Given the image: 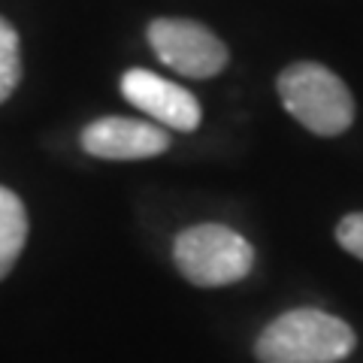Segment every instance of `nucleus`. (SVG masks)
Returning a JSON list of instances; mask_svg holds the SVG:
<instances>
[{
  "label": "nucleus",
  "mask_w": 363,
  "mask_h": 363,
  "mask_svg": "<svg viewBox=\"0 0 363 363\" xmlns=\"http://www.w3.org/2000/svg\"><path fill=\"white\" fill-rule=\"evenodd\" d=\"M357 345L342 318L321 309H291L269 321L255 342L257 363H339Z\"/></svg>",
  "instance_id": "obj_1"
},
{
  "label": "nucleus",
  "mask_w": 363,
  "mask_h": 363,
  "mask_svg": "<svg viewBox=\"0 0 363 363\" xmlns=\"http://www.w3.org/2000/svg\"><path fill=\"white\" fill-rule=\"evenodd\" d=\"M173 260L191 285L224 288L252 272L255 248L227 224H197L176 236Z\"/></svg>",
  "instance_id": "obj_2"
},
{
  "label": "nucleus",
  "mask_w": 363,
  "mask_h": 363,
  "mask_svg": "<svg viewBox=\"0 0 363 363\" xmlns=\"http://www.w3.org/2000/svg\"><path fill=\"white\" fill-rule=\"evenodd\" d=\"M276 88L285 109L306 130L318 136H336L348 130L354 121V100H351L345 82L315 61L291 64L279 76Z\"/></svg>",
  "instance_id": "obj_3"
},
{
  "label": "nucleus",
  "mask_w": 363,
  "mask_h": 363,
  "mask_svg": "<svg viewBox=\"0 0 363 363\" xmlns=\"http://www.w3.org/2000/svg\"><path fill=\"white\" fill-rule=\"evenodd\" d=\"M155 55L176 73L191 79L218 76L227 67V45L209 28L191 18H157L149 25Z\"/></svg>",
  "instance_id": "obj_4"
},
{
  "label": "nucleus",
  "mask_w": 363,
  "mask_h": 363,
  "mask_svg": "<svg viewBox=\"0 0 363 363\" xmlns=\"http://www.w3.org/2000/svg\"><path fill=\"white\" fill-rule=\"evenodd\" d=\"M121 94L164 128L188 133L200 124L197 97L188 88L167 82L152 70H128L121 79Z\"/></svg>",
  "instance_id": "obj_5"
},
{
  "label": "nucleus",
  "mask_w": 363,
  "mask_h": 363,
  "mask_svg": "<svg viewBox=\"0 0 363 363\" xmlns=\"http://www.w3.org/2000/svg\"><path fill=\"white\" fill-rule=\"evenodd\" d=\"M82 149L104 161H143L169 149V136L136 118H100L82 130Z\"/></svg>",
  "instance_id": "obj_6"
},
{
  "label": "nucleus",
  "mask_w": 363,
  "mask_h": 363,
  "mask_svg": "<svg viewBox=\"0 0 363 363\" xmlns=\"http://www.w3.org/2000/svg\"><path fill=\"white\" fill-rule=\"evenodd\" d=\"M28 242V212L9 188L0 185V281L13 272Z\"/></svg>",
  "instance_id": "obj_7"
},
{
  "label": "nucleus",
  "mask_w": 363,
  "mask_h": 363,
  "mask_svg": "<svg viewBox=\"0 0 363 363\" xmlns=\"http://www.w3.org/2000/svg\"><path fill=\"white\" fill-rule=\"evenodd\" d=\"M21 79V52H18V33L9 21L0 18V104L13 94Z\"/></svg>",
  "instance_id": "obj_8"
},
{
  "label": "nucleus",
  "mask_w": 363,
  "mask_h": 363,
  "mask_svg": "<svg viewBox=\"0 0 363 363\" xmlns=\"http://www.w3.org/2000/svg\"><path fill=\"white\" fill-rule=\"evenodd\" d=\"M336 242L345 248L348 255H354L357 260H363V212H351L345 215L336 227Z\"/></svg>",
  "instance_id": "obj_9"
}]
</instances>
